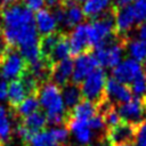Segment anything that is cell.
Listing matches in <instances>:
<instances>
[{
	"mask_svg": "<svg viewBox=\"0 0 146 146\" xmlns=\"http://www.w3.org/2000/svg\"><path fill=\"white\" fill-rule=\"evenodd\" d=\"M0 35L9 47L19 51L27 65H32L42 58L34 14L24 5L15 3L1 9Z\"/></svg>",
	"mask_w": 146,
	"mask_h": 146,
	"instance_id": "1",
	"label": "cell"
},
{
	"mask_svg": "<svg viewBox=\"0 0 146 146\" xmlns=\"http://www.w3.org/2000/svg\"><path fill=\"white\" fill-rule=\"evenodd\" d=\"M40 106L44 110L47 122L55 125H62L67 116V108L64 105L62 89L54 82L48 81L41 84L36 92Z\"/></svg>",
	"mask_w": 146,
	"mask_h": 146,
	"instance_id": "2",
	"label": "cell"
},
{
	"mask_svg": "<svg viewBox=\"0 0 146 146\" xmlns=\"http://www.w3.org/2000/svg\"><path fill=\"white\" fill-rule=\"evenodd\" d=\"M114 31L115 25L113 14L107 13L102 17L92 19L90 23H88V36L90 47H95L96 49L107 43L114 39Z\"/></svg>",
	"mask_w": 146,
	"mask_h": 146,
	"instance_id": "3",
	"label": "cell"
},
{
	"mask_svg": "<svg viewBox=\"0 0 146 146\" xmlns=\"http://www.w3.org/2000/svg\"><path fill=\"white\" fill-rule=\"evenodd\" d=\"M107 82L106 72L98 67L90 75H88L81 83L80 89L82 97L92 103H98L103 100L105 96V87Z\"/></svg>",
	"mask_w": 146,
	"mask_h": 146,
	"instance_id": "4",
	"label": "cell"
},
{
	"mask_svg": "<svg viewBox=\"0 0 146 146\" xmlns=\"http://www.w3.org/2000/svg\"><path fill=\"white\" fill-rule=\"evenodd\" d=\"M27 70V63L15 48H9L0 62V78L6 81L21 79Z\"/></svg>",
	"mask_w": 146,
	"mask_h": 146,
	"instance_id": "5",
	"label": "cell"
},
{
	"mask_svg": "<svg viewBox=\"0 0 146 146\" xmlns=\"http://www.w3.org/2000/svg\"><path fill=\"white\" fill-rule=\"evenodd\" d=\"M124 44L116 39H112L107 43L96 48L94 55L100 66L113 70L120 62L124 59Z\"/></svg>",
	"mask_w": 146,
	"mask_h": 146,
	"instance_id": "6",
	"label": "cell"
},
{
	"mask_svg": "<svg viewBox=\"0 0 146 146\" xmlns=\"http://www.w3.org/2000/svg\"><path fill=\"white\" fill-rule=\"evenodd\" d=\"M121 121L131 125H138L145 120V105L141 99L131 98L130 100L121 104L116 108Z\"/></svg>",
	"mask_w": 146,
	"mask_h": 146,
	"instance_id": "7",
	"label": "cell"
},
{
	"mask_svg": "<svg viewBox=\"0 0 146 146\" xmlns=\"http://www.w3.org/2000/svg\"><path fill=\"white\" fill-rule=\"evenodd\" d=\"M99 64L94 54L83 52L78 55L73 60V74H72V83L81 84L82 81L90 75L96 68H98Z\"/></svg>",
	"mask_w": 146,
	"mask_h": 146,
	"instance_id": "8",
	"label": "cell"
},
{
	"mask_svg": "<svg viewBox=\"0 0 146 146\" xmlns=\"http://www.w3.org/2000/svg\"><path fill=\"white\" fill-rule=\"evenodd\" d=\"M144 73L143 64L132 59L124 58L112 70V78L123 84H130L136 78Z\"/></svg>",
	"mask_w": 146,
	"mask_h": 146,
	"instance_id": "9",
	"label": "cell"
},
{
	"mask_svg": "<svg viewBox=\"0 0 146 146\" xmlns=\"http://www.w3.org/2000/svg\"><path fill=\"white\" fill-rule=\"evenodd\" d=\"M67 129L74 141L79 146H89L96 138V133L89 127L88 121H80L70 117L67 120Z\"/></svg>",
	"mask_w": 146,
	"mask_h": 146,
	"instance_id": "10",
	"label": "cell"
},
{
	"mask_svg": "<svg viewBox=\"0 0 146 146\" xmlns=\"http://www.w3.org/2000/svg\"><path fill=\"white\" fill-rule=\"evenodd\" d=\"M68 44L72 55H81L90 47L88 36V23H82L71 30L68 36Z\"/></svg>",
	"mask_w": 146,
	"mask_h": 146,
	"instance_id": "11",
	"label": "cell"
},
{
	"mask_svg": "<svg viewBox=\"0 0 146 146\" xmlns=\"http://www.w3.org/2000/svg\"><path fill=\"white\" fill-rule=\"evenodd\" d=\"M105 97L108 103L121 105L130 100L132 98V94L127 84H123L117 80L110 78L107 79L105 87Z\"/></svg>",
	"mask_w": 146,
	"mask_h": 146,
	"instance_id": "12",
	"label": "cell"
},
{
	"mask_svg": "<svg viewBox=\"0 0 146 146\" xmlns=\"http://www.w3.org/2000/svg\"><path fill=\"white\" fill-rule=\"evenodd\" d=\"M73 74V59L66 58L58 63H55L51 67L50 80L58 87H64L70 83Z\"/></svg>",
	"mask_w": 146,
	"mask_h": 146,
	"instance_id": "13",
	"label": "cell"
},
{
	"mask_svg": "<svg viewBox=\"0 0 146 146\" xmlns=\"http://www.w3.org/2000/svg\"><path fill=\"white\" fill-rule=\"evenodd\" d=\"M62 6L64 8V27L72 30L83 23L84 14L79 3H76L74 0H63Z\"/></svg>",
	"mask_w": 146,
	"mask_h": 146,
	"instance_id": "14",
	"label": "cell"
},
{
	"mask_svg": "<svg viewBox=\"0 0 146 146\" xmlns=\"http://www.w3.org/2000/svg\"><path fill=\"white\" fill-rule=\"evenodd\" d=\"M34 22H35V27L41 36H46L52 33H56L57 31V22L54 17L52 11H50L47 8H42L38 10L34 15Z\"/></svg>",
	"mask_w": 146,
	"mask_h": 146,
	"instance_id": "15",
	"label": "cell"
},
{
	"mask_svg": "<svg viewBox=\"0 0 146 146\" xmlns=\"http://www.w3.org/2000/svg\"><path fill=\"white\" fill-rule=\"evenodd\" d=\"M114 25H115V30L122 35L128 34L129 32H131L135 29L137 23L135 21V17L132 15L130 6L120 7L115 11V14H114Z\"/></svg>",
	"mask_w": 146,
	"mask_h": 146,
	"instance_id": "16",
	"label": "cell"
},
{
	"mask_svg": "<svg viewBox=\"0 0 146 146\" xmlns=\"http://www.w3.org/2000/svg\"><path fill=\"white\" fill-rule=\"evenodd\" d=\"M135 135H136V128L131 124L123 122L110 129L107 133V139H108V143L113 145L128 144L135 139Z\"/></svg>",
	"mask_w": 146,
	"mask_h": 146,
	"instance_id": "17",
	"label": "cell"
},
{
	"mask_svg": "<svg viewBox=\"0 0 146 146\" xmlns=\"http://www.w3.org/2000/svg\"><path fill=\"white\" fill-rule=\"evenodd\" d=\"M112 5V0H87L82 3V10L84 17L96 19L107 14Z\"/></svg>",
	"mask_w": 146,
	"mask_h": 146,
	"instance_id": "18",
	"label": "cell"
},
{
	"mask_svg": "<svg viewBox=\"0 0 146 146\" xmlns=\"http://www.w3.org/2000/svg\"><path fill=\"white\" fill-rule=\"evenodd\" d=\"M125 52L129 55V58H132L139 63H146V40L138 36L130 38L125 44Z\"/></svg>",
	"mask_w": 146,
	"mask_h": 146,
	"instance_id": "19",
	"label": "cell"
},
{
	"mask_svg": "<svg viewBox=\"0 0 146 146\" xmlns=\"http://www.w3.org/2000/svg\"><path fill=\"white\" fill-rule=\"evenodd\" d=\"M96 114H98V106L87 99H82L76 106L71 110V117L80 121H89Z\"/></svg>",
	"mask_w": 146,
	"mask_h": 146,
	"instance_id": "20",
	"label": "cell"
},
{
	"mask_svg": "<svg viewBox=\"0 0 146 146\" xmlns=\"http://www.w3.org/2000/svg\"><path fill=\"white\" fill-rule=\"evenodd\" d=\"M29 96L26 88L24 86V83L22 82L21 79L17 80H13L8 83V92H7V100L9 103V105L14 108H16L22 102L23 99Z\"/></svg>",
	"mask_w": 146,
	"mask_h": 146,
	"instance_id": "21",
	"label": "cell"
},
{
	"mask_svg": "<svg viewBox=\"0 0 146 146\" xmlns=\"http://www.w3.org/2000/svg\"><path fill=\"white\" fill-rule=\"evenodd\" d=\"M13 132L14 125L11 120V113L6 106L0 105V143H8L11 138Z\"/></svg>",
	"mask_w": 146,
	"mask_h": 146,
	"instance_id": "22",
	"label": "cell"
},
{
	"mask_svg": "<svg viewBox=\"0 0 146 146\" xmlns=\"http://www.w3.org/2000/svg\"><path fill=\"white\" fill-rule=\"evenodd\" d=\"M62 97H63L65 107L72 110L74 106H76L82 100L81 89L78 84H74L72 82L67 83L62 89Z\"/></svg>",
	"mask_w": 146,
	"mask_h": 146,
	"instance_id": "23",
	"label": "cell"
},
{
	"mask_svg": "<svg viewBox=\"0 0 146 146\" xmlns=\"http://www.w3.org/2000/svg\"><path fill=\"white\" fill-rule=\"evenodd\" d=\"M39 107H40V103H39V99H38V96L36 94L34 95H29L26 96L23 102L14 110H16V115H18L19 117L24 119L31 114H33L34 112L39 111Z\"/></svg>",
	"mask_w": 146,
	"mask_h": 146,
	"instance_id": "24",
	"label": "cell"
},
{
	"mask_svg": "<svg viewBox=\"0 0 146 146\" xmlns=\"http://www.w3.org/2000/svg\"><path fill=\"white\" fill-rule=\"evenodd\" d=\"M23 125H25L26 128H29L30 130H32L33 132H39V131H42L44 130L46 125H47V116L44 114V112L42 111H36L34 112L33 114L22 119V122H21Z\"/></svg>",
	"mask_w": 146,
	"mask_h": 146,
	"instance_id": "25",
	"label": "cell"
},
{
	"mask_svg": "<svg viewBox=\"0 0 146 146\" xmlns=\"http://www.w3.org/2000/svg\"><path fill=\"white\" fill-rule=\"evenodd\" d=\"M71 55V49H70V44H68V40L66 36H63L59 39V41L56 43V46L54 47L48 60L50 64H55L58 63L60 60H64L66 58H70Z\"/></svg>",
	"mask_w": 146,
	"mask_h": 146,
	"instance_id": "26",
	"label": "cell"
},
{
	"mask_svg": "<svg viewBox=\"0 0 146 146\" xmlns=\"http://www.w3.org/2000/svg\"><path fill=\"white\" fill-rule=\"evenodd\" d=\"M26 145L27 146H60L52 137L50 130H42L36 132Z\"/></svg>",
	"mask_w": 146,
	"mask_h": 146,
	"instance_id": "27",
	"label": "cell"
},
{
	"mask_svg": "<svg viewBox=\"0 0 146 146\" xmlns=\"http://www.w3.org/2000/svg\"><path fill=\"white\" fill-rule=\"evenodd\" d=\"M60 38H62V35L59 33H57V32L40 38V52H41V56L44 59L48 60V58H49L54 47L56 46V43L59 41Z\"/></svg>",
	"mask_w": 146,
	"mask_h": 146,
	"instance_id": "28",
	"label": "cell"
},
{
	"mask_svg": "<svg viewBox=\"0 0 146 146\" xmlns=\"http://www.w3.org/2000/svg\"><path fill=\"white\" fill-rule=\"evenodd\" d=\"M130 91L133 98H138V99L146 98V74L145 72L140 74L138 78H136L130 83Z\"/></svg>",
	"mask_w": 146,
	"mask_h": 146,
	"instance_id": "29",
	"label": "cell"
},
{
	"mask_svg": "<svg viewBox=\"0 0 146 146\" xmlns=\"http://www.w3.org/2000/svg\"><path fill=\"white\" fill-rule=\"evenodd\" d=\"M129 6L137 25L146 22V0H136Z\"/></svg>",
	"mask_w": 146,
	"mask_h": 146,
	"instance_id": "30",
	"label": "cell"
},
{
	"mask_svg": "<svg viewBox=\"0 0 146 146\" xmlns=\"http://www.w3.org/2000/svg\"><path fill=\"white\" fill-rule=\"evenodd\" d=\"M49 130H50L52 137L55 138V140L59 145L65 144L68 140V138H70V131H68L67 127H65L63 124L62 125H55V127H52Z\"/></svg>",
	"mask_w": 146,
	"mask_h": 146,
	"instance_id": "31",
	"label": "cell"
},
{
	"mask_svg": "<svg viewBox=\"0 0 146 146\" xmlns=\"http://www.w3.org/2000/svg\"><path fill=\"white\" fill-rule=\"evenodd\" d=\"M103 116H104L106 127H108L110 129L114 128L121 123V117H120L116 108H114V107H110L106 112L103 113Z\"/></svg>",
	"mask_w": 146,
	"mask_h": 146,
	"instance_id": "32",
	"label": "cell"
},
{
	"mask_svg": "<svg viewBox=\"0 0 146 146\" xmlns=\"http://www.w3.org/2000/svg\"><path fill=\"white\" fill-rule=\"evenodd\" d=\"M89 127L96 135H100L106 130V123L104 120V116L102 114H96L92 119L88 121Z\"/></svg>",
	"mask_w": 146,
	"mask_h": 146,
	"instance_id": "33",
	"label": "cell"
},
{
	"mask_svg": "<svg viewBox=\"0 0 146 146\" xmlns=\"http://www.w3.org/2000/svg\"><path fill=\"white\" fill-rule=\"evenodd\" d=\"M136 146H146V119L138 124L135 135Z\"/></svg>",
	"mask_w": 146,
	"mask_h": 146,
	"instance_id": "34",
	"label": "cell"
},
{
	"mask_svg": "<svg viewBox=\"0 0 146 146\" xmlns=\"http://www.w3.org/2000/svg\"><path fill=\"white\" fill-rule=\"evenodd\" d=\"M23 5L31 11H38L43 8L44 0H22Z\"/></svg>",
	"mask_w": 146,
	"mask_h": 146,
	"instance_id": "35",
	"label": "cell"
},
{
	"mask_svg": "<svg viewBox=\"0 0 146 146\" xmlns=\"http://www.w3.org/2000/svg\"><path fill=\"white\" fill-rule=\"evenodd\" d=\"M7 92H8V83L6 80L0 78V102L7 99Z\"/></svg>",
	"mask_w": 146,
	"mask_h": 146,
	"instance_id": "36",
	"label": "cell"
},
{
	"mask_svg": "<svg viewBox=\"0 0 146 146\" xmlns=\"http://www.w3.org/2000/svg\"><path fill=\"white\" fill-rule=\"evenodd\" d=\"M136 36L146 40V22L139 24V26H138V29H137V35H136Z\"/></svg>",
	"mask_w": 146,
	"mask_h": 146,
	"instance_id": "37",
	"label": "cell"
},
{
	"mask_svg": "<svg viewBox=\"0 0 146 146\" xmlns=\"http://www.w3.org/2000/svg\"><path fill=\"white\" fill-rule=\"evenodd\" d=\"M62 3H63V0H44V5H47L48 8H52V9L62 6Z\"/></svg>",
	"mask_w": 146,
	"mask_h": 146,
	"instance_id": "38",
	"label": "cell"
},
{
	"mask_svg": "<svg viewBox=\"0 0 146 146\" xmlns=\"http://www.w3.org/2000/svg\"><path fill=\"white\" fill-rule=\"evenodd\" d=\"M119 7H125V6H129L131 5L132 2H135L136 0H113Z\"/></svg>",
	"mask_w": 146,
	"mask_h": 146,
	"instance_id": "39",
	"label": "cell"
},
{
	"mask_svg": "<svg viewBox=\"0 0 146 146\" xmlns=\"http://www.w3.org/2000/svg\"><path fill=\"white\" fill-rule=\"evenodd\" d=\"M19 0H2L3 2V7L6 6H10V5H15V3H18Z\"/></svg>",
	"mask_w": 146,
	"mask_h": 146,
	"instance_id": "40",
	"label": "cell"
},
{
	"mask_svg": "<svg viewBox=\"0 0 146 146\" xmlns=\"http://www.w3.org/2000/svg\"><path fill=\"white\" fill-rule=\"evenodd\" d=\"M98 146H111V145H110V143H108V141H106V140H105V141L99 143V144H98Z\"/></svg>",
	"mask_w": 146,
	"mask_h": 146,
	"instance_id": "41",
	"label": "cell"
},
{
	"mask_svg": "<svg viewBox=\"0 0 146 146\" xmlns=\"http://www.w3.org/2000/svg\"><path fill=\"white\" fill-rule=\"evenodd\" d=\"M114 146H136V145H132L131 143H128V144H120V145H114Z\"/></svg>",
	"mask_w": 146,
	"mask_h": 146,
	"instance_id": "42",
	"label": "cell"
},
{
	"mask_svg": "<svg viewBox=\"0 0 146 146\" xmlns=\"http://www.w3.org/2000/svg\"><path fill=\"white\" fill-rule=\"evenodd\" d=\"M74 1H75L76 3H84L87 0H74Z\"/></svg>",
	"mask_w": 146,
	"mask_h": 146,
	"instance_id": "43",
	"label": "cell"
},
{
	"mask_svg": "<svg viewBox=\"0 0 146 146\" xmlns=\"http://www.w3.org/2000/svg\"><path fill=\"white\" fill-rule=\"evenodd\" d=\"M2 8H3V2H2V0H0V11Z\"/></svg>",
	"mask_w": 146,
	"mask_h": 146,
	"instance_id": "44",
	"label": "cell"
},
{
	"mask_svg": "<svg viewBox=\"0 0 146 146\" xmlns=\"http://www.w3.org/2000/svg\"><path fill=\"white\" fill-rule=\"evenodd\" d=\"M144 105H145V111H146V98H145V102H144Z\"/></svg>",
	"mask_w": 146,
	"mask_h": 146,
	"instance_id": "45",
	"label": "cell"
},
{
	"mask_svg": "<svg viewBox=\"0 0 146 146\" xmlns=\"http://www.w3.org/2000/svg\"><path fill=\"white\" fill-rule=\"evenodd\" d=\"M145 74H146V65H145Z\"/></svg>",
	"mask_w": 146,
	"mask_h": 146,
	"instance_id": "46",
	"label": "cell"
},
{
	"mask_svg": "<svg viewBox=\"0 0 146 146\" xmlns=\"http://www.w3.org/2000/svg\"><path fill=\"white\" fill-rule=\"evenodd\" d=\"M89 146H94V145H89Z\"/></svg>",
	"mask_w": 146,
	"mask_h": 146,
	"instance_id": "47",
	"label": "cell"
},
{
	"mask_svg": "<svg viewBox=\"0 0 146 146\" xmlns=\"http://www.w3.org/2000/svg\"><path fill=\"white\" fill-rule=\"evenodd\" d=\"M1 145H2V144H1V143H0V146H1Z\"/></svg>",
	"mask_w": 146,
	"mask_h": 146,
	"instance_id": "48",
	"label": "cell"
},
{
	"mask_svg": "<svg viewBox=\"0 0 146 146\" xmlns=\"http://www.w3.org/2000/svg\"><path fill=\"white\" fill-rule=\"evenodd\" d=\"M64 146H67V145H64Z\"/></svg>",
	"mask_w": 146,
	"mask_h": 146,
	"instance_id": "49",
	"label": "cell"
}]
</instances>
